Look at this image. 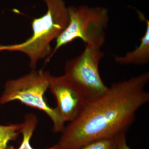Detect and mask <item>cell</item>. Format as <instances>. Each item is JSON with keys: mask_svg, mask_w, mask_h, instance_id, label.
I'll return each instance as SVG.
<instances>
[{"mask_svg": "<svg viewBox=\"0 0 149 149\" xmlns=\"http://www.w3.org/2000/svg\"><path fill=\"white\" fill-rule=\"evenodd\" d=\"M149 72L114 83L101 96L88 101L78 116L65 126L57 149H75L102 139L126 133L136 112L149 101L145 87Z\"/></svg>", "mask_w": 149, "mask_h": 149, "instance_id": "1", "label": "cell"}, {"mask_svg": "<svg viewBox=\"0 0 149 149\" xmlns=\"http://www.w3.org/2000/svg\"><path fill=\"white\" fill-rule=\"evenodd\" d=\"M47 6L46 13L32 22L31 37L21 44L0 45V51H17L30 59V66L36 68L39 60L49 58L53 52L50 44L64 32L69 22L68 7L64 0H43Z\"/></svg>", "mask_w": 149, "mask_h": 149, "instance_id": "2", "label": "cell"}, {"mask_svg": "<svg viewBox=\"0 0 149 149\" xmlns=\"http://www.w3.org/2000/svg\"><path fill=\"white\" fill-rule=\"evenodd\" d=\"M69 22L59 37L56 45L46 63L61 48L74 39L79 38L85 45L101 48L105 42L106 31L109 22L108 10L102 7L87 6L68 7Z\"/></svg>", "mask_w": 149, "mask_h": 149, "instance_id": "3", "label": "cell"}, {"mask_svg": "<svg viewBox=\"0 0 149 149\" xmlns=\"http://www.w3.org/2000/svg\"><path fill=\"white\" fill-rule=\"evenodd\" d=\"M50 75L49 71L33 70L21 78L7 81L5 92L0 98V103L18 100L27 106L43 111L53 123L54 132L61 133L65 127V122L56 109L49 106L45 100Z\"/></svg>", "mask_w": 149, "mask_h": 149, "instance_id": "4", "label": "cell"}, {"mask_svg": "<svg viewBox=\"0 0 149 149\" xmlns=\"http://www.w3.org/2000/svg\"><path fill=\"white\" fill-rule=\"evenodd\" d=\"M85 45L82 53L65 64V74L81 92L86 101L104 93L108 89L101 79L99 64L104 55L100 48Z\"/></svg>", "mask_w": 149, "mask_h": 149, "instance_id": "5", "label": "cell"}, {"mask_svg": "<svg viewBox=\"0 0 149 149\" xmlns=\"http://www.w3.org/2000/svg\"><path fill=\"white\" fill-rule=\"evenodd\" d=\"M49 88L55 97V108L64 122L74 120L82 109L86 100L74 84L65 75L49 78Z\"/></svg>", "mask_w": 149, "mask_h": 149, "instance_id": "6", "label": "cell"}, {"mask_svg": "<svg viewBox=\"0 0 149 149\" xmlns=\"http://www.w3.org/2000/svg\"><path fill=\"white\" fill-rule=\"evenodd\" d=\"M146 27L144 36L141 39V43L138 48L125 56H115V61L121 65H144L149 61V22L146 20Z\"/></svg>", "mask_w": 149, "mask_h": 149, "instance_id": "7", "label": "cell"}, {"mask_svg": "<svg viewBox=\"0 0 149 149\" xmlns=\"http://www.w3.org/2000/svg\"><path fill=\"white\" fill-rule=\"evenodd\" d=\"M21 133L23 134V140L18 149H35L33 148L30 140L38 124L37 117L33 114L25 116V120L22 123ZM45 149H57L56 145Z\"/></svg>", "mask_w": 149, "mask_h": 149, "instance_id": "8", "label": "cell"}, {"mask_svg": "<svg viewBox=\"0 0 149 149\" xmlns=\"http://www.w3.org/2000/svg\"><path fill=\"white\" fill-rule=\"evenodd\" d=\"M22 126L23 124L0 125V149H7L8 143L16 140L21 133Z\"/></svg>", "mask_w": 149, "mask_h": 149, "instance_id": "9", "label": "cell"}, {"mask_svg": "<svg viewBox=\"0 0 149 149\" xmlns=\"http://www.w3.org/2000/svg\"><path fill=\"white\" fill-rule=\"evenodd\" d=\"M117 137L97 140L75 149H118Z\"/></svg>", "mask_w": 149, "mask_h": 149, "instance_id": "10", "label": "cell"}, {"mask_svg": "<svg viewBox=\"0 0 149 149\" xmlns=\"http://www.w3.org/2000/svg\"><path fill=\"white\" fill-rule=\"evenodd\" d=\"M118 149H131L127 145L126 141L125 133L121 134L118 135Z\"/></svg>", "mask_w": 149, "mask_h": 149, "instance_id": "11", "label": "cell"}]
</instances>
